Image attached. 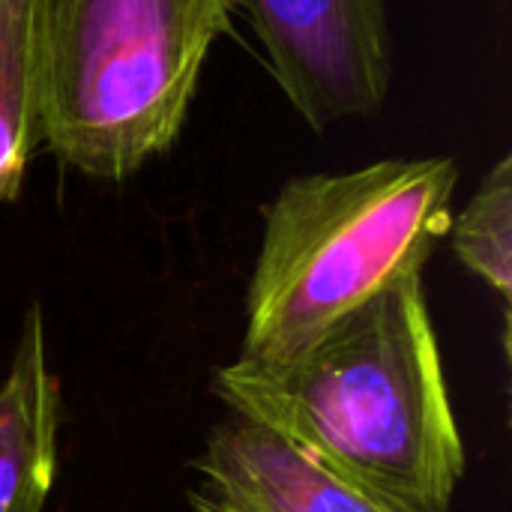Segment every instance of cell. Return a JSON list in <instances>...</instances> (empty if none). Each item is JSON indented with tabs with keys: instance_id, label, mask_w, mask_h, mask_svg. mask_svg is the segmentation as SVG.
Segmentation results:
<instances>
[{
	"instance_id": "5b68a950",
	"label": "cell",
	"mask_w": 512,
	"mask_h": 512,
	"mask_svg": "<svg viewBox=\"0 0 512 512\" xmlns=\"http://www.w3.org/2000/svg\"><path fill=\"white\" fill-rule=\"evenodd\" d=\"M192 474V512H405L237 414L210 429Z\"/></svg>"
},
{
	"instance_id": "8992f818",
	"label": "cell",
	"mask_w": 512,
	"mask_h": 512,
	"mask_svg": "<svg viewBox=\"0 0 512 512\" xmlns=\"http://www.w3.org/2000/svg\"><path fill=\"white\" fill-rule=\"evenodd\" d=\"M60 378L33 303L0 378V512H42L57 480Z\"/></svg>"
},
{
	"instance_id": "52a82bcc",
	"label": "cell",
	"mask_w": 512,
	"mask_h": 512,
	"mask_svg": "<svg viewBox=\"0 0 512 512\" xmlns=\"http://www.w3.org/2000/svg\"><path fill=\"white\" fill-rule=\"evenodd\" d=\"M39 0H0V204L15 201L39 147L33 45Z\"/></svg>"
},
{
	"instance_id": "277c9868",
	"label": "cell",
	"mask_w": 512,
	"mask_h": 512,
	"mask_svg": "<svg viewBox=\"0 0 512 512\" xmlns=\"http://www.w3.org/2000/svg\"><path fill=\"white\" fill-rule=\"evenodd\" d=\"M240 9L291 108L315 132L375 117L390 93L387 0H228Z\"/></svg>"
},
{
	"instance_id": "ba28073f",
	"label": "cell",
	"mask_w": 512,
	"mask_h": 512,
	"mask_svg": "<svg viewBox=\"0 0 512 512\" xmlns=\"http://www.w3.org/2000/svg\"><path fill=\"white\" fill-rule=\"evenodd\" d=\"M459 264L504 303L512 297V159H498L480 180L468 207L450 222Z\"/></svg>"
},
{
	"instance_id": "6da1fadb",
	"label": "cell",
	"mask_w": 512,
	"mask_h": 512,
	"mask_svg": "<svg viewBox=\"0 0 512 512\" xmlns=\"http://www.w3.org/2000/svg\"><path fill=\"white\" fill-rule=\"evenodd\" d=\"M213 393L399 510H453L465 441L423 273L393 282L282 363L219 366Z\"/></svg>"
},
{
	"instance_id": "7a4b0ae2",
	"label": "cell",
	"mask_w": 512,
	"mask_h": 512,
	"mask_svg": "<svg viewBox=\"0 0 512 512\" xmlns=\"http://www.w3.org/2000/svg\"><path fill=\"white\" fill-rule=\"evenodd\" d=\"M456 183L447 156L291 177L264 207L240 360L282 363L393 282L423 273L450 231Z\"/></svg>"
},
{
	"instance_id": "3957f363",
	"label": "cell",
	"mask_w": 512,
	"mask_h": 512,
	"mask_svg": "<svg viewBox=\"0 0 512 512\" xmlns=\"http://www.w3.org/2000/svg\"><path fill=\"white\" fill-rule=\"evenodd\" d=\"M228 0H39L36 135L63 165L120 183L174 147Z\"/></svg>"
}]
</instances>
